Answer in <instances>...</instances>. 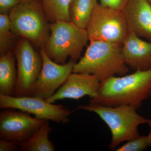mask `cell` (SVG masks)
I'll return each mask as SVG.
<instances>
[{"instance_id":"obj_1","label":"cell","mask_w":151,"mask_h":151,"mask_svg":"<svg viewBox=\"0 0 151 151\" xmlns=\"http://www.w3.org/2000/svg\"><path fill=\"white\" fill-rule=\"evenodd\" d=\"M151 97V69L115 76L100 82L97 96L89 103L108 106L128 105L139 109Z\"/></svg>"},{"instance_id":"obj_2","label":"cell","mask_w":151,"mask_h":151,"mask_svg":"<svg viewBox=\"0 0 151 151\" xmlns=\"http://www.w3.org/2000/svg\"><path fill=\"white\" fill-rule=\"evenodd\" d=\"M84 56L76 62L72 73L94 75L100 82L126 75L129 70L122 54V44L90 41Z\"/></svg>"},{"instance_id":"obj_3","label":"cell","mask_w":151,"mask_h":151,"mask_svg":"<svg viewBox=\"0 0 151 151\" xmlns=\"http://www.w3.org/2000/svg\"><path fill=\"white\" fill-rule=\"evenodd\" d=\"M76 110H84L97 114L111 130L112 140L110 150H116L120 144L141 136L138 127L148 124L149 119L139 115L135 107L128 105L104 106L91 104L79 105Z\"/></svg>"},{"instance_id":"obj_4","label":"cell","mask_w":151,"mask_h":151,"mask_svg":"<svg viewBox=\"0 0 151 151\" xmlns=\"http://www.w3.org/2000/svg\"><path fill=\"white\" fill-rule=\"evenodd\" d=\"M9 16L14 34L27 39L39 50L44 47L50 31L40 0H22Z\"/></svg>"},{"instance_id":"obj_5","label":"cell","mask_w":151,"mask_h":151,"mask_svg":"<svg viewBox=\"0 0 151 151\" xmlns=\"http://www.w3.org/2000/svg\"><path fill=\"white\" fill-rule=\"evenodd\" d=\"M50 35L44 47L45 53L57 63L64 64L68 58L76 62L89 40L86 29L71 22L58 21L50 24Z\"/></svg>"},{"instance_id":"obj_6","label":"cell","mask_w":151,"mask_h":151,"mask_svg":"<svg viewBox=\"0 0 151 151\" xmlns=\"http://www.w3.org/2000/svg\"><path fill=\"white\" fill-rule=\"evenodd\" d=\"M89 40H98L122 44L128 33L122 11L97 4L86 28Z\"/></svg>"},{"instance_id":"obj_7","label":"cell","mask_w":151,"mask_h":151,"mask_svg":"<svg viewBox=\"0 0 151 151\" xmlns=\"http://www.w3.org/2000/svg\"><path fill=\"white\" fill-rule=\"evenodd\" d=\"M16 58L17 79L14 96H31L42 66L40 51L29 40L19 37L14 49Z\"/></svg>"},{"instance_id":"obj_8","label":"cell","mask_w":151,"mask_h":151,"mask_svg":"<svg viewBox=\"0 0 151 151\" xmlns=\"http://www.w3.org/2000/svg\"><path fill=\"white\" fill-rule=\"evenodd\" d=\"M0 108L20 110L33 114L39 119L62 124L69 122V117L72 113L63 105L49 103L40 97H16L1 94H0Z\"/></svg>"},{"instance_id":"obj_9","label":"cell","mask_w":151,"mask_h":151,"mask_svg":"<svg viewBox=\"0 0 151 151\" xmlns=\"http://www.w3.org/2000/svg\"><path fill=\"white\" fill-rule=\"evenodd\" d=\"M42 60V66L30 96L47 99L54 94L65 83L73 72L76 62L70 59L64 64H59L50 59L44 47L39 50Z\"/></svg>"},{"instance_id":"obj_10","label":"cell","mask_w":151,"mask_h":151,"mask_svg":"<svg viewBox=\"0 0 151 151\" xmlns=\"http://www.w3.org/2000/svg\"><path fill=\"white\" fill-rule=\"evenodd\" d=\"M0 112V139L24 142L43 124L45 120L32 117L20 111L5 108Z\"/></svg>"},{"instance_id":"obj_11","label":"cell","mask_w":151,"mask_h":151,"mask_svg":"<svg viewBox=\"0 0 151 151\" xmlns=\"http://www.w3.org/2000/svg\"><path fill=\"white\" fill-rule=\"evenodd\" d=\"M100 84L99 79L93 74L72 73L52 96L45 100L54 103L63 99L78 100L85 96L93 99L97 95Z\"/></svg>"},{"instance_id":"obj_12","label":"cell","mask_w":151,"mask_h":151,"mask_svg":"<svg viewBox=\"0 0 151 151\" xmlns=\"http://www.w3.org/2000/svg\"><path fill=\"white\" fill-rule=\"evenodd\" d=\"M122 12L129 32L151 42V5L148 0H130Z\"/></svg>"},{"instance_id":"obj_13","label":"cell","mask_w":151,"mask_h":151,"mask_svg":"<svg viewBox=\"0 0 151 151\" xmlns=\"http://www.w3.org/2000/svg\"><path fill=\"white\" fill-rule=\"evenodd\" d=\"M122 54L129 68L135 70L151 69V42L129 32L122 45Z\"/></svg>"},{"instance_id":"obj_14","label":"cell","mask_w":151,"mask_h":151,"mask_svg":"<svg viewBox=\"0 0 151 151\" xmlns=\"http://www.w3.org/2000/svg\"><path fill=\"white\" fill-rule=\"evenodd\" d=\"M16 62L14 50L0 57V94L14 95L17 79Z\"/></svg>"},{"instance_id":"obj_15","label":"cell","mask_w":151,"mask_h":151,"mask_svg":"<svg viewBox=\"0 0 151 151\" xmlns=\"http://www.w3.org/2000/svg\"><path fill=\"white\" fill-rule=\"evenodd\" d=\"M52 132L49 120H45L41 127L24 142H19L20 150L22 151H54L53 143L49 139Z\"/></svg>"},{"instance_id":"obj_16","label":"cell","mask_w":151,"mask_h":151,"mask_svg":"<svg viewBox=\"0 0 151 151\" xmlns=\"http://www.w3.org/2000/svg\"><path fill=\"white\" fill-rule=\"evenodd\" d=\"M48 22H71L72 0H40Z\"/></svg>"},{"instance_id":"obj_17","label":"cell","mask_w":151,"mask_h":151,"mask_svg":"<svg viewBox=\"0 0 151 151\" xmlns=\"http://www.w3.org/2000/svg\"><path fill=\"white\" fill-rule=\"evenodd\" d=\"M97 4V0H72L71 22L78 27L86 29Z\"/></svg>"},{"instance_id":"obj_18","label":"cell","mask_w":151,"mask_h":151,"mask_svg":"<svg viewBox=\"0 0 151 151\" xmlns=\"http://www.w3.org/2000/svg\"><path fill=\"white\" fill-rule=\"evenodd\" d=\"M11 30L9 14H0V55L14 50L19 39Z\"/></svg>"},{"instance_id":"obj_19","label":"cell","mask_w":151,"mask_h":151,"mask_svg":"<svg viewBox=\"0 0 151 151\" xmlns=\"http://www.w3.org/2000/svg\"><path fill=\"white\" fill-rule=\"evenodd\" d=\"M147 136H140L127 142L116 149V151H141L148 147Z\"/></svg>"},{"instance_id":"obj_20","label":"cell","mask_w":151,"mask_h":151,"mask_svg":"<svg viewBox=\"0 0 151 151\" xmlns=\"http://www.w3.org/2000/svg\"><path fill=\"white\" fill-rule=\"evenodd\" d=\"M130 0H100L101 5L113 9L122 11Z\"/></svg>"},{"instance_id":"obj_21","label":"cell","mask_w":151,"mask_h":151,"mask_svg":"<svg viewBox=\"0 0 151 151\" xmlns=\"http://www.w3.org/2000/svg\"><path fill=\"white\" fill-rule=\"evenodd\" d=\"M22 0H0V14H9Z\"/></svg>"},{"instance_id":"obj_22","label":"cell","mask_w":151,"mask_h":151,"mask_svg":"<svg viewBox=\"0 0 151 151\" xmlns=\"http://www.w3.org/2000/svg\"><path fill=\"white\" fill-rule=\"evenodd\" d=\"M19 150H20V147L18 142L0 140V151H15Z\"/></svg>"},{"instance_id":"obj_23","label":"cell","mask_w":151,"mask_h":151,"mask_svg":"<svg viewBox=\"0 0 151 151\" xmlns=\"http://www.w3.org/2000/svg\"><path fill=\"white\" fill-rule=\"evenodd\" d=\"M149 127L150 128V133L149 134L147 135V139L148 144L149 147H151V119L149 120L148 123Z\"/></svg>"},{"instance_id":"obj_24","label":"cell","mask_w":151,"mask_h":151,"mask_svg":"<svg viewBox=\"0 0 151 151\" xmlns=\"http://www.w3.org/2000/svg\"><path fill=\"white\" fill-rule=\"evenodd\" d=\"M148 1L150 3V4L151 5V0H148Z\"/></svg>"}]
</instances>
